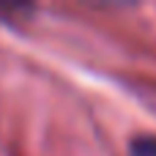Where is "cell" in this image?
I'll list each match as a JSON object with an SVG mask.
<instances>
[{
  "mask_svg": "<svg viewBox=\"0 0 156 156\" xmlns=\"http://www.w3.org/2000/svg\"><path fill=\"white\" fill-rule=\"evenodd\" d=\"M129 156H156V134H137V137H132Z\"/></svg>",
  "mask_w": 156,
  "mask_h": 156,
  "instance_id": "1",
  "label": "cell"
}]
</instances>
